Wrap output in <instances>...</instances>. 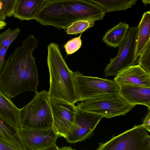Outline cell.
Returning a JSON list of instances; mask_svg holds the SVG:
<instances>
[{"label":"cell","mask_w":150,"mask_h":150,"mask_svg":"<svg viewBox=\"0 0 150 150\" xmlns=\"http://www.w3.org/2000/svg\"><path fill=\"white\" fill-rule=\"evenodd\" d=\"M38 44L36 38L30 35L6 60L0 72V88L8 98L26 91L38 92V77L33 52Z\"/></svg>","instance_id":"obj_1"},{"label":"cell","mask_w":150,"mask_h":150,"mask_svg":"<svg viewBox=\"0 0 150 150\" xmlns=\"http://www.w3.org/2000/svg\"><path fill=\"white\" fill-rule=\"evenodd\" d=\"M105 13L98 5L85 0H52L45 1L35 19L43 25L65 29L78 20H102Z\"/></svg>","instance_id":"obj_2"},{"label":"cell","mask_w":150,"mask_h":150,"mask_svg":"<svg viewBox=\"0 0 150 150\" xmlns=\"http://www.w3.org/2000/svg\"><path fill=\"white\" fill-rule=\"evenodd\" d=\"M47 63L50 74L49 97L75 104L78 102L74 72L67 66L59 46L51 43L47 46Z\"/></svg>","instance_id":"obj_3"},{"label":"cell","mask_w":150,"mask_h":150,"mask_svg":"<svg viewBox=\"0 0 150 150\" xmlns=\"http://www.w3.org/2000/svg\"><path fill=\"white\" fill-rule=\"evenodd\" d=\"M20 127L40 130L52 127L53 119L48 91L35 93L32 100L18 111Z\"/></svg>","instance_id":"obj_4"},{"label":"cell","mask_w":150,"mask_h":150,"mask_svg":"<svg viewBox=\"0 0 150 150\" xmlns=\"http://www.w3.org/2000/svg\"><path fill=\"white\" fill-rule=\"evenodd\" d=\"M73 74L78 102L119 94L120 86L114 79L84 76L78 71Z\"/></svg>","instance_id":"obj_5"},{"label":"cell","mask_w":150,"mask_h":150,"mask_svg":"<svg viewBox=\"0 0 150 150\" xmlns=\"http://www.w3.org/2000/svg\"><path fill=\"white\" fill-rule=\"evenodd\" d=\"M97 150H150V136L141 125L100 143Z\"/></svg>","instance_id":"obj_6"},{"label":"cell","mask_w":150,"mask_h":150,"mask_svg":"<svg viewBox=\"0 0 150 150\" xmlns=\"http://www.w3.org/2000/svg\"><path fill=\"white\" fill-rule=\"evenodd\" d=\"M75 106L77 109L107 119L125 115L133 108L119 94L105 98L82 101Z\"/></svg>","instance_id":"obj_7"},{"label":"cell","mask_w":150,"mask_h":150,"mask_svg":"<svg viewBox=\"0 0 150 150\" xmlns=\"http://www.w3.org/2000/svg\"><path fill=\"white\" fill-rule=\"evenodd\" d=\"M138 33V27L129 28L118 46V54L115 57L110 59V62L104 70L105 77L115 76L125 68L136 64L138 62L134 57Z\"/></svg>","instance_id":"obj_8"},{"label":"cell","mask_w":150,"mask_h":150,"mask_svg":"<svg viewBox=\"0 0 150 150\" xmlns=\"http://www.w3.org/2000/svg\"><path fill=\"white\" fill-rule=\"evenodd\" d=\"M53 122L52 128L59 137L66 138L74 122L75 104L49 97Z\"/></svg>","instance_id":"obj_9"},{"label":"cell","mask_w":150,"mask_h":150,"mask_svg":"<svg viewBox=\"0 0 150 150\" xmlns=\"http://www.w3.org/2000/svg\"><path fill=\"white\" fill-rule=\"evenodd\" d=\"M18 130L26 150H59L55 142L59 136L52 127L35 130L20 127Z\"/></svg>","instance_id":"obj_10"},{"label":"cell","mask_w":150,"mask_h":150,"mask_svg":"<svg viewBox=\"0 0 150 150\" xmlns=\"http://www.w3.org/2000/svg\"><path fill=\"white\" fill-rule=\"evenodd\" d=\"M103 117L76 108L74 122L66 138L67 142L74 143L87 139Z\"/></svg>","instance_id":"obj_11"},{"label":"cell","mask_w":150,"mask_h":150,"mask_svg":"<svg viewBox=\"0 0 150 150\" xmlns=\"http://www.w3.org/2000/svg\"><path fill=\"white\" fill-rule=\"evenodd\" d=\"M113 79L119 85L150 87V73L145 71L138 64L125 68L118 73Z\"/></svg>","instance_id":"obj_12"},{"label":"cell","mask_w":150,"mask_h":150,"mask_svg":"<svg viewBox=\"0 0 150 150\" xmlns=\"http://www.w3.org/2000/svg\"><path fill=\"white\" fill-rule=\"evenodd\" d=\"M119 95L132 108L137 105H146L150 110V87L119 85Z\"/></svg>","instance_id":"obj_13"},{"label":"cell","mask_w":150,"mask_h":150,"mask_svg":"<svg viewBox=\"0 0 150 150\" xmlns=\"http://www.w3.org/2000/svg\"><path fill=\"white\" fill-rule=\"evenodd\" d=\"M45 0H16L13 16L21 20L35 19Z\"/></svg>","instance_id":"obj_14"},{"label":"cell","mask_w":150,"mask_h":150,"mask_svg":"<svg viewBox=\"0 0 150 150\" xmlns=\"http://www.w3.org/2000/svg\"><path fill=\"white\" fill-rule=\"evenodd\" d=\"M0 142L12 150H26L18 129L0 117Z\"/></svg>","instance_id":"obj_15"},{"label":"cell","mask_w":150,"mask_h":150,"mask_svg":"<svg viewBox=\"0 0 150 150\" xmlns=\"http://www.w3.org/2000/svg\"><path fill=\"white\" fill-rule=\"evenodd\" d=\"M19 109L0 88V117L18 129L20 127Z\"/></svg>","instance_id":"obj_16"},{"label":"cell","mask_w":150,"mask_h":150,"mask_svg":"<svg viewBox=\"0 0 150 150\" xmlns=\"http://www.w3.org/2000/svg\"><path fill=\"white\" fill-rule=\"evenodd\" d=\"M138 33L134 57L137 60L139 54L146 44L150 40V11L144 13L137 26Z\"/></svg>","instance_id":"obj_17"},{"label":"cell","mask_w":150,"mask_h":150,"mask_svg":"<svg viewBox=\"0 0 150 150\" xmlns=\"http://www.w3.org/2000/svg\"><path fill=\"white\" fill-rule=\"evenodd\" d=\"M129 28L128 24L120 22L106 32L102 40L110 47L114 48L118 47Z\"/></svg>","instance_id":"obj_18"},{"label":"cell","mask_w":150,"mask_h":150,"mask_svg":"<svg viewBox=\"0 0 150 150\" xmlns=\"http://www.w3.org/2000/svg\"><path fill=\"white\" fill-rule=\"evenodd\" d=\"M95 3L106 12L124 11L131 8L137 0H85Z\"/></svg>","instance_id":"obj_19"},{"label":"cell","mask_w":150,"mask_h":150,"mask_svg":"<svg viewBox=\"0 0 150 150\" xmlns=\"http://www.w3.org/2000/svg\"><path fill=\"white\" fill-rule=\"evenodd\" d=\"M95 22L91 20H78L73 23L64 30L67 34L77 35L93 27Z\"/></svg>","instance_id":"obj_20"},{"label":"cell","mask_w":150,"mask_h":150,"mask_svg":"<svg viewBox=\"0 0 150 150\" xmlns=\"http://www.w3.org/2000/svg\"><path fill=\"white\" fill-rule=\"evenodd\" d=\"M20 32L19 28H16L12 30L8 28L0 34V47H9L10 45L16 38Z\"/></svg>","instance_id":"obj_21"},{"label":"cell","mask_w":150,"mask_h":150,"mask_svg":"<svg viewBox=\"0 0 150 150\" xmlns=\"http://www.w3.org/2000/svg\"><path fill=\"white\" fill-rule=\"evenodd\" d=\"M138 57V64L145 71L150 73V40L146 43Z\"/></svg>","instance_id":"obj_22"},{"label":"cell","mask_w":150,"mask_h":150,"mask_svg":"<svg viewBox=\"0 0 150 150\" xmlns=\"http://www.w3.org/2000/svg\"><path fill=\"white\" fill-rule=\"evenodd\" d=\"M81 34L79 36L69 40L65 45L64 47L67 55L74 53L81 47L82 44Z\"/></svg>","instance_id":"obj_23"},{"label":"cell","mask_w":150,"mask_h":150,"mask_svg":"<svg viewBox=\"0 0 150 150\" xmlns=\"http://www.w3.org/2000/svg\"><path fill=\"white\" fill-rule=\"evenodd\" d=\"M2 3L7 16H13L16 0H0Z\"/></svg>","instance_id":"obj_24"},{"label":"cell","mask_w":150,"mask_h":150,"mask_svg":"<svg viewBox=\"0 0 150 150\" xmlns=\"http://www.w3.org/2000/svg\"><path fill=\"white\" fill-rule=\"evenodd\" d=\"M8 48L0 47V72L4 66L5 57Z\"/></svg>","instance_id":"obj_25"},{"label":"cell","mask_w":150,"mask_h":150,"mask_svg":"<svg viewBox=\"0 0 150 150\" xmlns=\"http://www.w3.org/2000/svg\"><path fill=\"white\" fill-rule=\"evenodd\" d=\"M142 126L147 131L150 132V110L144 117Z\"/></svg>","instance_id":"obj_26"},{"label":"cell","mask_w":150,"mask_h":150,"mask_svg":"<svg viewBox=\"0 0 150 150\" xmlns=\"http://www.w3.org/2000/svg\"><path fill=\"white\" fill-rule=\"evenodd\" d=\"M7 16L4 6L0 0V20L4 21Z\"/></svg>","instance_id":"obj_27"},{"label":"cell","mask_w":150,"mask_h":150,"mask_svg":"<svg viewBox=\"0 0 150 150\" xmlns=\"http://www.w3.org/2000/svg\"><path fill=\"white\" fill-rule=\"evenodd\" d=\"M0 150H12L8 146L0 142Z\"/></svg>","instance_id":"obj_28"},{"label":"cell","mask_w":150,"mask_h":150,"mask_svg":"<svg viewBox=\"0 0 150 150\" xmlns=\"http://www.w3.org/2000/svg\"><path fill=\"white\" fill-rule=\"evenodd\" d=\"M70 150L72 149L71 147L69 148V147H66L61 148L60 149H59V150Z\"/></svg>","instance_id":"obj_29"},{"label":"cell","mask_w":150,"mask_h":150,"mask_svg":"<svg viewBox=\"0 0 150 150\" xmlns=\"http://www.w3.org/2000/svg\"><path fill=\"white\" fill-rule=\"evenodd\" d=\"M46 0V1H50V0Z\"/></svg>","instance_id":"obj_30"}]
</instances>
